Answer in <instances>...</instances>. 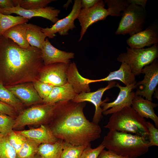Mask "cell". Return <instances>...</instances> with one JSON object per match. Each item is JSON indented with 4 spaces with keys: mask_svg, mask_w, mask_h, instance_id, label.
<instances>
[{
    "mask_svg": "<svg viewBox=\"0 0 158 158\" xmlns=\"http://www.w3.org/2000/svg\"><path fill=\"white\" fill-rule=\"evenodd\" d=\"M85 102L71 100L56 103L53 114L47 126L58 139L75 145H90L101 136V129L97 124L85 117L83 109Z\"/></svg>",
    "mask_w": 158,
    "mask_h": 158,
    "instance_id": "1",
    "label": "cell"
},
{
    "mask_svg": "<svg viewBox=\"0 0 158 158\" xmlns=\"http://www.w3.org/2000/svg\"><path fill=\"white\" fill-rule=\"evenodd\" d=\"M1 37L0 50L3 53V63L11 76L31 69H41L44 66L40 49L31 46L23 48L11 39Z\"/></svg>",
    "mask_w": 158,
    "mask_h": 158,
    "instance_id": "2",
    "label": "cell"
},
{
    "mask_svg": "<svg viewBox=\"0 0 158 158\" xmlns=\"http://www.w3.org/2000/svg\"><path fill=\"white\" fill-rule=\"evenodd\" d=\"M147 140L136 135L111 130L104 136L101 143L118 155L135 158L148 151L150 146Z\"/></svg>",
    "mask_w": 158,
    "mask_h": 158,
    "instance_id": "3",
    "label": "cell"
},
{
    "mask_svg": "<svg viewBox=\"0 0 158 158\" xmlns=\"http://www.w3.org/2000/svg\"><path fill=\"white\" fill-rule=\"evenodd\" d=\"M99 0L92 7L81 8L77 18L81 30L79 42L86 32L87 28L93 24L100 20H104L109 16H121V12L128 4V0Z\"/></svg>",
    "mask_w": 158,
    "mask_h": 158,
    "instance_id": "4",
    "label": "cell"
},
{
    "mask_svg": "<svg viewBox=\"0 0 158 158\" xmlns=\"http://www.w3.org/2000/svg\"><path fill=\"white\" fill-rule=\"evenodd\" d=\"M111 114L108 123L104 126L105 128L109 130L134 134L148 138L147 121L131 106L124 107Z\"/></svg>",
    "mask_w": 158,
    "mask_h": 158,
    "instance_id": "5",
    "label": "cell"
},
{
    "mask_svg": "<svg viewBox=\"0 0 158 158\" xmlns=\"http://www.w3.org/2000/svg\"><path fill=\"white\" fill-rule=\"evenodd\" d=\"M129 4L122 13L118 28L115 32L117 35L128 34L131 36L143 30L146 18L145 8L128 0Z\"/></svg>",
    "mask_w": 158,
    "mask_h": 158,
    "instance_id": "6",
    "label": "cell"
},
{
    "mask_svg": "<svg viewBox=\"0 0 158 158\" xmlns=\"http://www.w3.org/2000/svg\"><path fill=\"white\" fill-rule=\"evenodd\" d=\"M126 49V52L118 55L117 60L127 64L135 76L141 74L142 69L158 57L157 43L148 48L135 49L127 47Z\"/></svg>",
    "mask_w": 158,
    "mask_h": 158,
    "instance_id": "7",
    "label": "cell"
},
{
    "mask_svg": "<svg viewBox=\"0 0 158 158\" xmlns=\"http://www.w3.org/2000/svg\"><path fill=\"white\" fill-rule=\"evenodd\" d=\"M56 103H43L23 110L15 119L13 129L29 125L47 123L53 114Z\"/></svg>",
    "mask_w": 158,
    "mask_h": 158,
    "instance_id": "8",
    "label": "cell"
},
{
    "mask_svg": "<svg viewBox=\"0 0 158 158\" xmlns=\"http://www.w3.org/2000/svg\"><path fill=\"white\" fill-rule=\"evenodd\" d=\"M141 73L144 74V78L137 82L135 95L145 97V99L152 101V96L156 91L158 84V61L155 60L142 69Z\"/></svg>",
    "mask_w": 158,
    "mask_h": 158,
    "instance_id": "9",
    "label": "cell"
},
{
    "mask_svg": "<svg viewBox=\"0 0 158 158\" xmlns=\"http://www.w3.org/2000/svg\"><path fill=\"white\" fill-rule=\"evenodd\" d=\"M81 9V0H74L72 10L67 16L59 20L50 28H42V32L49 38H53L57 32L61 35H68L69 30L75 28L74 21Z\"/></svg>",
    "mask_w": 158,
    "mask_h": 158,
    "instance_id": "10",
    "label": "cell"
},
{
    "mask_svg": "<svg viewBox=\"0 0 158 158\" xmlns=\"http://www.w3.org/2000/svg\"><path fill=\"white\" fill-rule=\"evenodd\" d=\"M137 82L130 85L123 87L116 83L115 87L120 90L118 97L114 101L109 103L104 102L101 105L103 110L102 114L107 115L118 111L124 107L131 106L135 95L133 90L135 88Z\"/></svg>",
    "mask_w": 158,
    "mask_h": 158,
    "instance_id": "11",
    "label": "cell"
},
{
    "mask_svg": "<svg viewBox=\"0 0 158 158\" xmlns=\"http://www.w3.org/2000/svg\"><path fill=\"white\" fill-rule=\"evenodd\" d=\"M116 83L114 81L109 82L108 85L106 87L100 88L93 92H82L76 95L71 100L76 103L87 101L92 103L95 107V111L92 122L98 124L102 117L103 110L101 105L103 102L109 100V99L107 98L102 101V98L103 95L107 90L115 87Z\"/></svg>",
    "mask_w": 158,
    "mask_h": 158,
    "instance_id": "12",
    "label": "cell"
},
{
    "mask_svg": "<svg viewBox=\"0 0 158 158\" xmlns=\"http://www.w3.org/2000/svg\"><path fill=\"white\" fill-rule=\"evenodd\" d=\"M69 64L59 63L44 66L40 69L39 80L54 86L65 84L67 83V71Z\"/></svg>",
    "mask_w": 158,
    "mask_h": 158,
    "instance_id": "13",
    "label": "cell"
},
{
    "mask_svg": "<svg viewBox=\"0 0 158 158\" xmlns=\"http://www.w3.org/2000/svg\"><path fill=\"white\" fill-rule=\"evenodd\" d=\"M0 12L6 15L15 13L28 19L34 17H40L49 20L55 24L59 20L57 17L60 10L51 6L37 9L27 10L21 8L18 5L9 8H1Z\"/></svg>",
    "mask_w": 158,
    "mask_h": 158,
    "instance_id": "14",
    "label": "cell"
},
{
    "mask_svg": "<svg viewBox=\"0 0 158 158\" xmlns=\"http://www.w3.org/2000/svg\"><path fill=\"white\" fill-rule=\"evenodd\" d=\"M130 48L139 49L158 43V25L154 22L145 30L135 33L126 40Z\"/></svg>",
    "mask_w": 158,
    "mask_h": 158,
    "instance_id": "15",
    "label": "cell"
},
{
    "mask_svg": "<svg viewBox=\"0 0 158 158\" xmlns=\"http://www.w3.org/2000/svg\"><path fill=\"white\" fill-rule=\"evenodd\" d=\"M41 51L44 66L59 63L69 64L75 55L73 52L62 51L54 47L48 38H46Z\"/></svg>",
    "mask_w": 158,
    "mask_h": 158,
    "instance_id": "16",
    "label": "cell"
},
{
    "mask_svg": "<svg viewBox=\"0 0 158 158\" xmlns=\"http://www.w3.org/2000/svg\"><path fill=\"white\" fill-rule=\"evenodd\" d=\"M17 131L26 138L39 145L53 144L59 140L53 135L49 128L44 124H41L38 128Z\"/></svg>",
    "mask_w": 158,
    "mask_h": 158,
    "instance_id": "17",
    "label": "cell"
},
{
    "mask_svg": "<svg viewBox=\"0 0 158 158\" xmlns=\"http://www.w3.org/2000/svg\"><path fill=\"white\" fill-rule=\"evenodd\" d=\"M158 106L140 96L135 95L131 104L132 108L141 117L150 118L154 122L155 127L158 128V117L155 113L154 109Z\"/></svg>",
    "mask_w": 158,
    "mask_h": 158,
    "instance_id": "18",
    "label": "cell"
},
{
    "mask_svg": "<svg viewBox=\"0 0 158 158\" xmlns=\"http://www.w3.org/2000/svg\"><path fill=\"white\" fill-rule=\"evenodd\" d=\"M67 83L72 87L75 93L79 94L82 92H90L88 79L82 76L79 73L75 63H70L67 71Z\"/></svg>",
    "mask_w": 158,
    "mask_h": 158,
    "instance_id": "19",
    "label": "cell"
},
{
    "mask_svg": "<svg viewBox=\"0 0 158 158\" xmlns=\"http://www.w3.org/2000/svg\"><path fill=\"white\" fill-rule=\"evenodd\" d=\"M119 69L110 72L109 75L105 78L98 80L88 79L90 84L101 81H111L118 80L124 84L126 86L137 82L135 76L132 73L129 66L125 62L121 63Z\"/></svg>",
    "mask_w": 158,
    "mask_h": 158,
    "instance_id": "20",
    "label": "cell"
},
{
    "mask_svg": "<svg viewBox=\"0 0 158 158\" xmlns=\"http://www.w3.org/2000/svg\"><path fill=\"white\" fill-rule=\"evenodd\" d=\"M8 89L27 105L43 103V100L35 89L29 86L16 85L9 87Z\"/></svg>",
    "mask_w": 158,
    "mask_h": 158,
    "instance_id": "21",
    "label": "cell"
},
{
    "mask_svg": "<svg viewBox=\"0 0 158 158\" xmlns=\"http://www.w3.org/2000/svg\"><path fill=\"white\" fill-rule=\"evenodd\" d=\"M77 94L67 83L60 86H54L48 97L43 100L44 104H55L60 101L72 100Z\"/></svg>",
    "mask_w": 158,
    "mask_h": 158,
    "instance_id": "22",
    "label": "cell"
},
{
    "mask_svg": "<svg viewBox=\"0 0 158 158\" xmlns=\"http://www.w3.org/2000/svg\"><path fill=\"white\" fill-rule=\"evenodd\" d=\"M27 24V23H23L17 25L6 31L2 36L11 39L23 48L28 49L31 46L26 38Z\"/></svg>",
    "mask_w": 158,
    "mask_h": 158,
    "instance_id": "23",
    "label": "cell"
},
{
    "mask_svg": "<svg viewBox=\"0 0 158 158\" xmlns=\"http://www.w3.org/2000/svg\"><path fill=\"white\" fill-rule=\"evenodd\" d=\"M41 28L36 25L27 24L26 32V39L30 45L41 50L47 37L42 32Z\"/></svg>",
    "mask_w": 158,
    "mask_h": 158,
    "instance_id": "24",
    "label": "cell"
},
{
    "mask_svg": "<svg viewBox=\"0 0 158 158\" xmlns=\"http://www.w3.org/2000/svg\"><path fill=\"white\" fill-rule=\"evenodd\" d=\"M63 141L59 140L53 144L40 145L37 153L38 158H60L63 149Z\"/></svg>",
    "mask_w": 158,
    "mask_h": 158,
    "instance_id": "25",
    "label": "cell"
},
{
    "mask_svg": "<svg viewBox=\"0 0 158 158\" xmlns=\"http://www.w3.org/2000/svg\"><path fill=\"white\" fill-rule=\"evenodd\" d=\"M28 19L22 16L6 15L0 12V37L7 30L19 24L27 23Z\"/></svg>",
    "mask_w": 158,
    "mask_h": 158,
    "instance_id": "26",
    "label": "cell"
},
{
    "mask_svg": "<svg viewBox=\"0 0 158 158\" xmlns=\"http://www.w3.org/2000/svg\"><path fill=\"white\" fill-rule=\"evenodd\" d=\"M0 101L11 106L15 109H19L22 105L21 101L11 91L0 83Z\"/></svg>",
    "mask_w": 158,
    "mask_h": 158,
    "instance_id": "27",
    "label": "cell"
},
{
    "mask_svg": "<svg viewBox=\"0 0 158 158\" xmlns=\"http://www.w3.org/2000/svg\"><path fill=\"white\" fill-rule=\"evenodd\" d=\"M39 145L36 142L26 138L17 154L16 158H33L37 154Z\"/></svg>",
    "mask_w": 158,
    "mask_h": 158,
    "instance_id": "28",
    "label": "cell"
},
{
    "mask_svg": "<svg viewBox=\"0 0 158 158\" xmlns=\"http://www.w3.org/2000/svg\"><path fill=\"white\" fill-rule=\"evenodd\" d=\"M87 145H75L63 141V149L60 158H80Z\"/></svg>",
    "mask_w": 158,
    "mask_h": 158,
    "instance_id": "29",
    "label": "cell"
},
{
    "mask_svg": "<svg viewBox=\"0 0 158 158\" xmlns=\"http://www.w3.org/2000/svg\"><path fill=\"white\" fill-rule=\"evenodd\" d=\"M55 0H13L15 6L19 5L21 8L27 10L42 8Z\"/></svg>",
    "mask_w": 158,
    "mask_h": 158,
    "instance_id": "30",
    "label": "cell"
},
{
    "mask_svg": "<svg viewBox=\"0 0 158 158\" xmlns=\"http://www.w3.org/2000/svg\"><path fill=\"white\" fill-rule=\"evenodd\" d=\"M17 153L6 136L0 135V158H16Z\"/></svg>",
    "mask_w": 158,
    "mask_h": 158,
    "instance_id": "31",
    "label": "cell"
},
{
    "mask_svg": "<svg viewBox=\"0 0 158 158\" xmlns=\"http://www.w3.org/2000/svg\"><path fill=\"white\" fill-rule=\"evenodd\" d=\"M15 124L13 117L0 113V134L6 136L12 131Z\"/></svg>",
    "mask_w": 158,
    "mask_h": 158,
    "instance_id": "32",
    "label": "cell"
},
{
    "mask_svg": "<svg viewBox=\"0 0 158 158\" xmlns=\"http://www.w3.org/2000/svg\"><path fill=\"white\" fill-rule=\"evenodd\" d=\"M6 136L9 143L17 154L23 145L26 138L17 131L13 130Z\"/></svg>",
    "mask_w": 158,
    "mask_h": 158,
    "instance_id": "33",
    "label": "cell"
},
{
    "mask_svg": "<svg viewBox=\"0 0 158 158\" xmlns=\"http://www.w3.org/2000/svg\"><path fill=\"white\" fill-rule=\"evenodd\" d=\"M34 85L35 89L43 100L48 97L54 87L51 84L39 80L36 82Z\"/></svg>",
    "mask_w": 158,
    "mask_h": 158,
    "instance_id": "34",
    "label": "cell"
},
{
    "mask_svg": "<svg viewBox=\"0 0 158 158\" xmlns=\"http://www.w3.org/2000/svg\"><path fill=\"white\" fill-rule=\"evenodd\" d=\"M105 147L101 143L95 148L91 147V144L88 145L83 150L80 158H97Z\"/></svg>",
    "mask_w": 158,
    "mask_h": 158,
    "instance_id": "35",
    "label": "cell"
},
{
    "mask_svg": "<svg viewBox=\"0 0 158 158\" xmlns=\"http://www.w3.org/2000/svg\"><path fill=\"white\" fill-rule=\"evenodd\" d=\"M149 132L148 138L150 147L158 146V129L150 122L146 121Z\"/></svg>",
    "mask_w": 158,
    "mask_h": 158,
    "instance_id": "36",
    "label": "cell"
},
{
    "mask_svg": "<svg viewBox=\"0 0 158 158\" xmlns=\"http://www.w3.org/2000/svg\"><path fill=\"white\" fill-rule=\"evenodd\" d=\"M15 110L11 106L0 101V113L5 114L13 117L16 115Z\"/></svg>",
    "mask_w": 158,
    "mask_h": 158,
    "instance_id": "37",
    "label": "cell"
},
{
    "mask_svg": "<svg viewBox=\"0 0 158 158\" xmlns=\"http://www.w3.org/2000/svg\"><path fill=\"white\" fill-rule=\"evenodd\" d=\"M97 158H129L118 155L109 150H103Z\"/></svg>",
    "mask_w": 158,
    "mask_h": 158,
    "instance_id": "38",
    "label": "cell"
},
{
    "mask_svg": "<svg viewBox=\"0 0 158 158\" xmlns=\"http://www.w3.org/2000/svg\"><path fill=\"white\" fill-rule=\"evenodd\" d=\"M99 0H82L81 8H88L93 6Z\"/></svg>",
    "mask_w": 158,
    "mask_h": 158,
    "instance_id": "39",
    "label": "cell"
},
{
    "mask_svg": "<svg viewBox=\"0 0 158 158\" xmlns=\"http://www.w3.org/2000/svg\"><path fill=\"white\" fill-rule=\"evenodd\" d=\"M15 6L13 0H0V7L1 8L7 9Z\"/></svg>",
    "mask_w": 158,
    "mask_h": 158,
    "instance_id": "40",
    "label": "cell"
},
{
    "mask_svg": "<svg viewBox=\"0 0 158 158\" xmlns=\"http://www.w3.org/2000/svg\"><path fill=\"white\" fill-rule=\"evenodd\" d=\"M136 5H139L145 8L147 0H129Z\"/></svg>",
    "mask_w": 158,
    "mask_h": 158,
    "instance_id": "41",
    "label": "cell"
},
{
    "mask_svg": "<svg viewBox=\"0 0 158 158\" xmlns=\"http://www.w3.org/2000/svg\"><path fill=\"white\" fill-rule=\"evenodd\" d=\"M33 158H38L37 156L36 155Z\"/></svg>",
    "mask_w": 158,
    "mask_h": 158,
    "instance_id": "42",
    "label": "cell"
},
{
    "mask_svg": "<svg viewBox=\"0 0 158 158\" xmlns=\"http://www.w3.org/2000/svg\"><path fill=\"white\" fill-rule=\"evenodd\" d=\"M0 135H1L0 134Z\"/></svg>",
    "mask_w": 158,
    "mask_h": 158,
    "instance_id": "43",
    "label": "cell"
},
{
    "mask_svg": "<svg viewBox=\"0 0 158 158\" xmlns=\"http://www.w3.org/2000/svg\"><path fill=\"white\" fill-rule=\"evenodd\" d=\"M1 8V7H0V8Z\"/></svg>",
    "mask_w": 158,
    "mask_h": 158,
    "instance_id": "44",
    "label": "cell"
}]
</instances>
